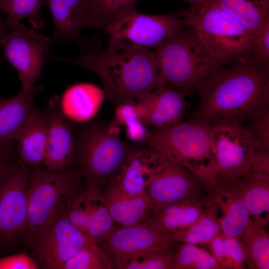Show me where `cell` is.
<instances>
[{"mask_svg": "<svg viewBox=\"0 0 269 269\" xmlns=\"http://www.w3.org/2000/svg\"><path fill=\"white\" fill-rule=\"evenodd\" d=\"M194 117L212 125L244 123L269 112V70L238 62L215 71L197 90Z\"/></svg>", "mask_w": 269, "mask_h": 269, "instance_id": "obj_1", "label": "cell"}, {"mask_svg": "<svg viewBox=\"0 0 269 269\" xmlns=\"http://www.w3.org/2000/svg\"><path fill=\"white\" fill-rule=\"evenodd\" d=\"M47 58L82 67L97 75L105 96L116 107L164 84L157 58L148 48L117 52L89 49L73 58L51 54Z\"/></svg>", "mask_w": 269, "mask_h": 269, "instance_id": "obj_2", "label": "cell"}, {"mask_svg": "<svg viewBox=\"0 0 269 269\" xmlns=\"http://www.w3.org/2000/svg\"><path fill=\"white\" fill-rule=\"evenodd\" d=\"M84 123L75 125V162L86 186L102 190L141 144L123 140L109 123L100 119Z\"/></svg>", "mask_w": 269, "mask_h": 269, "instance_id": "obj_3", "label": "cell"}, {"mask_svg": "<svg viewBox=\"0 0 269 269\" xmlns=\"http://www.w3.org/2000/svg\"><path fill=\"white\" fill-rule=\"evenodd\" d=\"M178 12L222 66L246 61L258 39L233 16L203 0Z\"/></svg>", "mask_w": 269, "mask_h": 269, "instance_id": "obj_4", "label": "cell"}, {"mask_svg": "<svg viewBox=\"0 0 269 269\" xmlns=\"http://www.w3.org/2000/svg\"><path fill=\"white\" fill-rule=\"evenodd\" d=\"M29 166L26 230L29 243L48 222L65 213L86 188L76 162L60 169L40 164Z\"/></svg>", "mask_w": 269, "mask_h": 269, "instance_id": "obj_5", "label": "cell"}, {"mask_svg": "<svg viewBox=\"0 0 269 269\" xmlns=\"http://www.w3.org/2000/svg\"><path fill=\"white\" fill-rule=\"evenodd\" d=\"M164 84L185 95L197 91L221 66L209 54L192 29L183 26L154 51Z\"/></svg>", "mask_w": 269, "mask_h": 269, "instance_id": "obj_6", "label": "cell"}, {"mask_svg": "<svg viewBox=\"0 0 269 269\" xmlns=\"http://www.w3.org/2000/svg\"><path fill=\"white\" fill-rule=\"evenodd\" d=\"M215 135L214 126L198 119L173 126L151 130L141 144L154 149L185 167L201 180L205 178L203 161L213 170Z\"/></svg>", "mask_w": 269, "mask_h": 269, "instance_id": "obj_7", "label": "cell"}, {"mask_svg": "<svg viewBox=\"0 0 269 269\" xmlns=\"http://www.w3.org/2000/svg\"><path fill=\"white\" fill-rule=\"evenodd\" d=\"M186 25L178 12L150 15L135 7L122 12L104 28L109 36L110 52L157 48L173 33Z\"/></svg>", "mask_w": 269, "mask_h": 269, "instance_id": "obj_8", "label": "cell"}, {"mask_svg": "<svg viewBox=\"0 0 269 269\" xmlns=\"http://www.w3.org/2000/svg\"><path fill=\"white\" fill-rule=\"evenodd\" d=\"M213 126L215 181L231 182L250 173L255 155L265 149L243 123L226 122Z\"/></svg>", "mask_w": 269, "mask_h": 269, "instance_id": "obj_9", "label": "cell"}, {"mask_svg": "<svg viewBox=\"0 0 269 269\" xmlns=\"http://www.w3.org/2000/svg\"><path fill=\"white\" fill-rule=\"evenodd\" d=\"M51 39L22 24H18L4 37L1 42L5 59L16 70L21 91L36 92L35 85L42 68L44 59L51 55Z\"/></svg>", "mask_w": 269, "mask_h": 269, "instance_id": "obj_10", "label": "cell"}, {"mask_svg": "<svg viewBox=\"0 0 269 269\" xmlns=\"http://www.w3.org/2000/svg\"><path fill=\"white\" fill-rule=\"evenodd\" d=\"M177 243L172 233L158 232L145 223L117 226L98 245L111 260L113 269H122L135 257L168 251Z\"/></svg>", "mask_w": 269, "mask_h": 269, "instance_id": "obj_11", "label": "cell"}, {"mask_svg": "<svg viewBox=\"0 0 269 269\" xmlns=\"http://www.w3.org/2000/svg\"><path fill=\"white\" fill-rule=\"evenodd\" d=\"M30 166L16 163L0 182V242L13 245L26 230Z\"/></svg>", "mask_w": 269, "mask_h": 269, "instance_id": "obj_12", "label": "cell"}, {"mask_svg": "<svg viewBox=\"0 0 269 269\" xmlns=\"http://www.w3.org/2000/svg\"><path fill=\"white\" fill-rule=\"evenodd\" d=\"M89 243L63 213L44 225L30 242L46 269H62L65 263Z\"/></svg>", "mask_w": 269, "mask_h": 269, "instance_id": "obj_13", "label": "cell"}, {"mask_svg": "<svg viewBox=\"0 0 269 269\" xmlns=\"http://www.w3.org/2000/svg\"><path fill=\"white\" fill-rule=\"evenodd\" d=\"M205 187L206 185L187 168L167 158L145 190L152 202L154 212L174 202L207 201L203 197Z\"/></svg>", "mask_w": 269, "mask_h": 269, "instance_id": "obj_14", "label": "cell"}, {"mask_svg": "<svg viewBox=\"0 0 269 269\" xmlns=\"http://www.w3.org/2000/svg\"><path fill=\"white\" fill-rule=\"evenodd\" d=\"M65 213L89 243L100 244L118 226L105 204L102 190L92 186H86Z\"/></svg>", "mask_w": 269, "mask_h": 269, "instance_id": "obj_15", "label": "cell"}, {"mask_svg": "<svg viewBox=\"0 0 269 269\" xmlns=\"http://www.w3.org/2000/svg\"><path fill=\"white\" fill-rule=\"evenodd\" d=\"M54 21L51 43L81 44L82 31L102 27L93 0H47Z\"/></svg>", "mask_w": 269, "mask_h": 269, "instance_id": "obj_16", "label": "cell"}, {"mask_svg": "<svg viewBox=\"0 0 269 269\" xmlns=\"http://www.w3.org/2000/svg\"><path fill=\"white\" fill-rule=\"evenodd\" d=\"M185 94L166 84H161L136 99L140 120L150 130L180 123L186 107Z\"/></svg>", "mask_w": 269, "mask_h": 269, "instance_id": "obj_17", "label": "cell"}, {"mask_svg": "<svg viewBox=\"0 0 269 269\" xmlns=\"http://www.w3.org/2000/svg\"><path fill=\"white\" fill-rule=\"evenodd\" d=\"M46 109L49 125L43 162L49 169H62L75 162V125L62 111L58 97L49 99Z\"/></svg>", "mask_w": 269, "mask_h": 269, "instance_id": "obj_18", "label": "cell"}, {"mask_svg": "<svg viewBox=\"0 0 269 269\" xmlns=\"http://www.w3.org/2000/svg\"><path fill=\"white\" fill-rule=\"evenodd\" d=\"M102 193L111 217L119 227L147 223L154 213L152 202L145 190L137 196H130L112 180Z\"/></svg>", "mask_w": 269, "mask_h": 269, "instance_id": "obj_19", "label": "cell"}, {"mask_svg": "<svg viewBox=\"0 0 269 269\" xmlns=\"http://www.w3.org/2000/svg\"><path fill=\"white\" fill-rule=\"evenodd\" d=\"M167 158L154 149L140 145L129 156L113 180L129 195L137 196L145 190Z\"/></svg>", "mask_w": 269, "mask_h": 269, "instance_id": "obj_20", "label": "cell"}, {"mask_svg": "<svg viewBox=\"0 0 269 269\" xmlns=\"http://www.w3.org/2000/svg\"><path fill=\"white\" fill-rule=\"evenodd\" d=\"M49 125L46 108H35L14 137L18 153V163L32 166L43 162Z\"/></svg>", "mask_w": 269, "mask_h": 269, "instance_id": "obj_21", "label": "cell"}, {"mask_svg": "<svg viewBox=\"0 0 269 269\" xmlns=\"http://www.w3.org/2000/svg\"><path fill=\"white\" fill-rule=\"evenodd\" d=\"M103 90L96 85L83 83L74 85L64 93L60 105L70 120L84 123L94 118L105 98Z\"/></svg>", "mask_w": 269, "mask_h": 269, "instance_id": "obj_22", "label": "cell"}, {"mask_svg": "<svg viewBox=\"0 0 269 269\" xmlns=\"http://www.w3.org/2000/svg\"><path fill=\"white\" fill-rule=\"evenodd\" d=\"M233 181L252 221L266 226L269 216V175L250 172Z\"/></svg>", "mask_w": 269, "mask_h": 269, "instance_id": "obj_23", "label": "cell"}, {"mask_svg": "<svg viewBox=\"0 0 269 269\" xmlns=\"http://www.w3.org/2000/svg\"><path fill=\"white\" fill-rule=\"evenodd\" d=\"M208 202L196 200L169 204L154 211L147 224L160 232H174L195 222L205 212L204 206Z\"/></svg>", "mask_w": 269, "mask_h": 269, "instance_id": "obj_24", "label": "cell"}, {"mask_svg": "<svg viewBox=\"0 0 269 269\" xmlns=\"http://www.w3.org/2000/svg\"><path fill=\"white\" fill-rule=\"evenodd\" d=\"M233 16L258 38L269 23V0H202Z\"/></svg>", "mask_w": 269, "mask_h": 269, "instance_id": "obj_25", "label": "cell"}, {"mask_svg": "<svg viewBox=\"0 0 269 269\" xmlns=\"http://www.w3.org/2000/svg\"><path fill=\"white\" fill-rule=\"evenodd\" d=\"M35 93L21 90L0 102V145L15 141L16 134L35 109Z\"/></svg>", "mask_w": 269, "mask_h": 269, "instance_id": "obj_26", "label": "cell"}, {"mask_svg": "<svg viewBox=\"0 0 269 269\" xmlns=\"http://www.w3.org/2000/svg\"><path fill=\"white\" fill-rule=\"evenodd\" d=\"M215 187L214 190L227 200L225 215L218 219L221 231L223 235L239 240L251 219L249 212L233 181H218Z\"/></svg>", "mask_w": 269, "mask_h": 269, "instance_id": "obj_27", "label": "cell"}, {"mask_svg": "<svg viewBox=\"0 0 269 269\" xmlns=\"http://www.w3.org/2000/svg\"><path fill=\"white\" fill-rule=\"evenodd\" d=\"M238 241L251 268L269 269V236L262 227L251 219Z\"/></svg>", "mask_w": 269, "mask_h": 269, "instance_id": "obj_28", "label": "cell"}, {"mask_svg": "<svg viewBox=\"0 0 269 269\" xmlns=\"http://www.w3.org/2000/svg\"><path fill=\"white\" fill-rule=\"evenodd\" d=\"M218 219L216 215L215 203L210 202L205 211L193 224L177 230L173 234L178 243L197 244L208 243L220 232Z\"/></svg>", "mask_w": 269, "mask_h": 269, "instance_id": "obj_29", "label": "cell"}, {"mask_svg": "<svg viewBox=\"0 0 269 269\" xmlns=\"http://www.w3.org/2000/svg\"><path fill=\"white\" fill-rule=\"evenodd\" d=\"M45 0H0V9L11 29L25 18L34 28L41 29L44 26L41 8Z\"/></svg>", "mask_w": 269, "mask_h": 269, "instance_id": "obj_30", "label": "cell"}, {"mask_svg": "<svg viewBox=\"0 0 269 269\" xmlns=\"http://www.w3.org/2000/svg\"><path fill=\"white\" fill-rule=\"evenodd\" d=\"M109 125L120 134L123 126L127 137L141 144L149 135V130L138 116L137 104L134 101L126 102L116 106L114 118Z\"/></svg>", "mask_w": 269, "mask_h": 269, "instance_id": "obj_31", "label": "cell"}, {"mask_svg": "<svg viewBox=\"0 0 269 269\" xmlns=\"http://www.w3.org/2000/svg\"><path fill=\"white\" fill-rule=\"evenodd\" d=\"M215 258L195 244L182 243L175 249L170 269H222Z\"/></svg>", "mask_w": 269, "mask_h": 269, "instance_id": "obj_32", "label": "cell"}, {"mask_svg": "<svg viewBox=\"0 0 269 269\" xmlns=\"http://www.w3.org/2000/svg\"><path fill=\"white\" fill-rule=\"evenodd\" d=\"M111 260L97 244L88 243L64 265L62 269H112Z\"/></svg>", "mask_w": 269, "mask_h": 269, "instance_id": "obj_33", "label": "cell"}, {"mask_svg": "<svg viewBox=\"0 0 269 269\" xmlns=\"http://www.w3.org/2000/svg\"><path fill=\"white\" fill-rule=\"evenodd\" d=\"M174 256L172 249L148 253L134 258L122 269H170Z\"/></svg>", "mask_w": 269, "mask_h": 269, "instance_id": "obj_34", "label": "cell"}, {"mask_svg": "<svg viewBox=\"0 0 269 269\" xmlns=\"http://www.w3.org/2000/svg\"><path fill=\"white\" fill-rule=\"evenodd\" d=\"M246 61L252 65L269 70V23L257 39Z\"/></svg>", "mask_w": 269, "mask_h": 269, "instance_id": "obj_35", "label": "cell"}, {"mask_svg": "<svg viewBox=\"0 0 269 269\" xmlns=\"http://www.w3.org/2000/svg\"><path fill=\"white\" fill-rule=\"evenodd\" d=\"M269 112L248 121L252 124L245 126L262 146L269 151Z\"/></svg>", "mask_w": 269, "mask_h": 269, "instance_id": "obj_36", "label": "cell"}, {"mask_svg": "<svg viewBox=\"0 0 269 269\" xmlns=\"http://www.w3.org/2000/svg\"><path fill=\"white\" fill-rule=\"evenodd\" d=\"M18 161V153L15 141L0 145V182L9 168Z\"/></svg>", "mask_w": 269, "mask_h": 269, "instance_id": "obj_37", "label": "cell"}, {"mask_svg": "<svg viewBox=\"0 0 269 269\" xmlns=\"http://www.w3.org/2000/svg\"><path fill=\"white\" fill-rule=\"evenodd\" d=\"M35 261L25 253L5 256L0 258V269H35Z\"/></svg>", "mask_w": 269, "mask_h": 269, "instance_id": "obj_38", "label": "cell"}, {"mask_svg": "<svg viewBox=\"0 0 269 269\" xmlns=\"http://www.w3.org/2000/svg\"><path fill=\"white\" fill-rule=\"evenodd\" d=\"M215 258L222 269H235L234 263L227 249L223 236L219 234L209 242Z\"/></svg>", "mask_w": 269, "mask_h": 269, "instance_id": "obj_39", "label": "cell"}, {"mask_svg": "<svg viewBox=\"0 0 269 269\" xmlns=\"http://www.w3.org/2000/svg\"><path fill=\"white\" fill-rule=\"evenodd\" d=\"M223 236L228 252L234 263L235 269H243L245 257L239 241L232 237Z\"/></svg>", "mask_w": 269, "mask_h": 269, "instance_id": "obj_40", "label": "cell"}, {"mask_svg": "<svg viewBox=\"0 0 269 269\" xmlns=\"http://www.w3.org/2000/svg\"><path fill=\"white\" fill-rule=\"evenodd\" d=\"M93 1L104 27L111 20L115 0H93Z\"/></svg>", "mask_w": 269, "mask_h": 269, "instance_id": "obj_41", "label": "cell"}, {"mask_svg": "<svg viewBox=\"0 0 269 269\" xmlns=\"http://www.w3.org/2000/svg\"><path fill=\"white\" fill-rule=\"evenodd\" d=\"M269 151L262 150L256 153L253 159L250 172L269 175Z\"/></svg>", "mask_w": 269, "mask_h": 269, "instance_id": "obj_42", "label": "cell"}, {"mask_svg": "<svg viewBox=\"0 0 269 269\" xmlns=\"http://www.w3.org/2000/svg\"><path fill=\"white\" fill-rule=\"evenodd\" d=\"M2 14L0 9V47L3 39L11 30L6 19L2 17Z\"/></svg>", "mask_w": 269, "mask_h": 269, "instance_id": "obj_43", "label": "cell"}, {"mask_svg": "<svg viewBox=\"0 0 269 269\" xmlns=\"http://www.w3.org/2000/svg\"><path fill=\"white\" fill-rule=\"evenodd\" d=\"M188 0L194 1L195 2H197V1H201L202 0Z\"/></svg>", "mask_w": 269, "mask_h": 269, "instance_id": "obj_44", "label": "cell"}]
</instances>
